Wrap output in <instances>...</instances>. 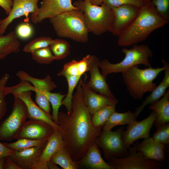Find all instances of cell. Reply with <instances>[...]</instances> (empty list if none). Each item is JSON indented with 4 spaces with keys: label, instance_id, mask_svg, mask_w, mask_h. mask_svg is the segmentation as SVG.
I'll return each mask as SVG.
<instances>
[{
    "label": "cell",
    "instance_id": "603a6c76",
    "mask_svg": "<svg viewBox=\"0 0 169 169\" xmlns=\"http://www.w3.org/2000/svg\"><path fill=\"white\" fill-rule=\"evenodd\" d=\"M16 75L20 80L27 81L32 84L35 93L51 92L57 87L49 75L43 79H38L31 76L24 71L21 70L17 73Z\"/></svg>",
    "mask_w": 169,
    "mask_h": 169
},
{
    "label": "cell",
    "instance_id": "8fae6325",
    "mask_svg": "<svg viewBox=\"0 0 169 169\" xmlns=\"http://www.w3.org/2000/svg\"><path fill=\"white\" fill-rule=\"evenodd\" d=\"M54 130L52 126L45 122L29 119L24 123L16 139L48 140Z\"/></svg>",
    "mask_w": 169,
    "mask_h": 169
},
{
    "label": "cell",
    "instance_id": "f546056e",
    "mask_svg": "<svg viewBox=\"0 0 169 169\" xmlns=\"http://www.w3.org/2000/svg\"><path fill=\"white\" fill-rule=\"evenodd\" d=\"M115 105L104 106L99 109L91 115L93 125L96 127H102L112 114L115 111Z\"/></svg>",
    "mask_w": 169,
    "mask_h": 169
},
{
    "label": "cell",
    "instance_id": "e575fe53",
    "mask_svg": "<svg viewBox=\"0 0 169 169\" xmlns=\"http://www.w3.org/2000/svg\"><path fill=\"white\" fill-rule=\"evenodd\" d=\"M53 40L48 36L38 37L32 40L24 47L23 51L26 53H31L40 49L49 46Z\"/></svg>",
    "mask_w": 169,
    "mask_h": 169
},
{
    "label": "cell",
    "instance_id": "7c38bea8",
    "mask_svg": "<svg viewBox=\"0 0 169 169\" xmlns=\"http://www.w3.org/2000/svg\"><path fill=\"white\" fill-rule=\"evenodd\" d=\"M31 92L28 89L21 88L14 92L12 95L14 97L20 99L25 104L28 118L44 121L50 125L54 129L59 130V125L51 119V115L45 112L33 101L31 98Z\"/></svg>",
    "mask_w": 169,
    "mask_h": 169
},
{
    "label": "cell",
    "instance_id": "2e32d148",
    "mask_svg": "<svg viewBox=\"0 0 169 169\" xmlns=\"http://www.w3.org/2000/svg\"><path fill=\"white\" fill-rule=\"evenodd\" d=\"M78 9L72 4L71 0H43L38 8L37 23L67 11Z\"/></svg>",
    "mask_w": 169,
    "mask_h": 169
},
{
    "label": "cell",
    "instance_id": "5b68a950",
    "mask_svg": "<svg viewBox=\"0 0 169 169\" xmlns=\"http://www.w3.org/2000/svg\"><path fill=\"white\" fill-rule=\"evenodd\" d=\"M73 4L83 12L89 32L99 35L110 32L114 18L111 8L103 3L99 6L83 0L76 1Z\"/></svg>",
    "mask_w": 169,
    "mask_h": 169
},
{
    "label": "cell",
    "instance_id": "83f0119b",
    "mask_svg": "<svg viewBox=\"0 0 169 169\" xmlns=\"http://www.w3.org/2000/svg\"><path fill=\"white\" fill-rule=\"evenodd\" d=\"M49 161L59 165L64 169H78L76 162L72 160L64 146L60 148L52 156Z\"/></svg>",
    "mask_w": 169,
    "mask_h": 169
},
{
    "label": "cell",
    "instance_id": "7bdbcfd3",
    "mask_svg": "<svg viewBox=\"0 0 169 169\" xmlns=\"http://www.w3.org/2000/svg\"><path fill=\"white\" fill-rule=\"evenodd\" d=\"M13 3V0H0V6L4 10L7 15L10 12Z\"/></svg>",
    "mask_w": 169,
    "mask_h": 169
},
{
    "label": "cell",
    "instance_id": "d6986e66",
    "mask_svg": "<svg viewBox=\"0 0 169 169\" xmlns=\"http://www.w3.org/2000/svg\"><path fill=\"white\" fill-rule=\"evenodd\" d=\"M76 162L78 168L113 169L102 157L99 147L95 141L90 145L83 157Z\"/></svg>",
    "mask_w": 169,
    "mask_h": 169
},
{
    "label": "cell",
    "instance_id": "9a60e30c",
    "mask_svg": "<svg viewBox=\"0 0 169 169\" xmlns=\"http://www.w3.org/2000/svg\"><path fill=\"white\" fill-rule=\"evenodd\" d=\"M86 79H80V82L85 105L91 115L97 110L105 106L116 105L118 102L116 98H112L97 94L88 85Z\"/></svg>",
    "mask_w": 169,
    "mask_h": 169
},
{
    "label": "cell",
    "instance_id": "c3c4849f",
    "mask_svg": "<svg viewBox=\"0 0 169 169\" xmlns=\"http://www.w3.org/2000/svg\"><path fill=\"white\" fill-rule=\"evenodd\" d=\"M145 3L151 2V0H142Z\"/></svg>",
    "mask_w": 169,
    "mask_h": 169
},
{
    "label": "cell",
    "instance_id": "ac0fdd59",
    "mask_svg": "<svg viewBox=\"0 0 169 169\" xmlns=\"http://www.w3.org/2000/svg\"><path fill=\"white\" fill-rule=\"evenodd\" d=\"M46 145L15 151L8 157L20 169H34Z\"/></svg>",
    "mask_w": 169,
    "mask_h": 169
},
{
    "label": "cell",
    "instance_id": "8d00e7d4",
    "mask_svg": "<svg viewBox=\"0 0 169 169\" xmlns=\"http://www.w3.org/2000/svg\"><path fill=\"white\" fill-rule=\"evenodd\" d=\"M9 78V75L6 73L0 79V121L5 115L7 110L4 90Z\"/></svg>",
    "mask_w": 169,
    "mask_h": 169
},
{
    "label": "cell",
    "instance_id": "1f68e13d",
    "mask_svg": "<svg viewBox=\"0 0 169 169\" xmlns=\"http://www.w3.org/2000/svg\"><path fill=\"white\" fill-rule=\"evenodd\" d=\"M80 76H67L65 77L68 84V90L66 96L62 101V105L64 106L67 111V114H70L71 111V103L73 96L75 88L78 85Z\"/></svg>",
    "mask_w": 169,
    "mask_h": 169
},
{
    "label": "cell",
    "instance_id": "4316f807",
    "mask_svg": "<svg viewBox=\"0 0 169 169\" xmlns=\"http://www.w3.org/2000/svg\"><path fill=\"white\" fill-rule=\"evenodd\" d=\"M136 118L134 113L130 110L122 113L115 110L103 126L102 131H111L117 125H129L136 121Z\"/></svg>",
    "mask_w": 169,
    "mask_h": 169
},
{
    "label": "cell",
    "instance_id": "6da1fadb",
    "mask_svg": "<svg viewBox=\"0 0 169 169\" xmlns=\"http://www.w3.org/2000/svg\"><path fill=\"white\" fill-rule=\"evenodd\" d=\"M91 115L84 104L79 80L73 96L71 113L59 112L57 124L64 146L74 161L83 157L102 131V127L93 125Z\"/></svg>",
    "mask_w": 169,
    "mask_h": 169
},
{
    "label": "cell",
    "instance_id": "44dd1931",
    "mask_svg": "<svg viewBox=\"0 0 169 169\" xmlns=\"http://www.w3.org/2000/svg\"><path fill=\"white\" fill-rule=\"evenodd\" d=\"M33 12L28 0H13L11 11L7 17L0 19V35L5 33L8 26L15 19L24 16L26 22H28L29 14Z\"/></svg>",
    "mask_w": 169,
    "mask_h": 169
},
{
    "label": "cell",
    "instance_id": "7402d4cb",
    "mask_svg": "<svg viewBox=\"0 0 169 169\" xmlns=\"http://www.w3.org/2000/svg\"><path fill=\"white\" fill-rule=\"evenodd\" d=\"M161 61L163 66L165 67L164 78L158 85L143 101L142 104L135 109L134 113L137 118L146 106L159 100L163 97L166 92V89L169 87V64L163 59H161Z\"/></svg>",
    "mask_w": 169,
    "mask_h": 169
},
{
    "label": "cell",
    "instance_id": "ffe728a7",
    "mask_svg": "<svg viewBox=\"0 0 169 169\" xmlns=\"http://www.w3.org/2000/svg\"><path fill=\"white\" fill-rule=\"evenodd\" d=\"M64 146L62 136L59 130H54L39 156L34 169H48L47 165L52 156Z\"/></svg>",
    "mask_w": 169,
    "mask_h": 169
},
{
    "label": "cell",
    "instance_id": "f1b7e54d",
    "mask_svg": "<svg viewBox=\"0 0 169 169\" xmlns=\"http://www.w3.org/2000/svg\"><path fill=\"white\" fill-rule=\"evenodd\" d=\"M49 47L55 60L63 59L70 54V44L67 41L63 39H53Z\"/></svg>",
    "mask_w": 169,
    "mask_h": 169
},
{
    "label": "cell",
    "instance_id": "b9f144b4",
    "mask_svg": "<svg viewBox=\"0 0 169 169\" xmlns=\"http://www.w3.org/2000/svg\"><path fill=\"white\" fill-rule=\"evenodd\" d=\"M15 151L0 142V160L8 156Z\"/></svg>",
    "mask_w": 169,
    "mask_h": 169
},
{
    "label": "cell",
    "instance_id": "836d02e7",
    "mask_svg": "<svg viewBox=\"0 0 169 169\" xmlns=\"http://www.w3.org/2000/svg\"><path fill=\"white\" fill-rule=\"evenodd\" d=\"M31 54L33 59L40 64L49 65L55 60L49 47L37 50Z\"/></svg>",
    "mask_w": 169,
    "mask_h": 169
},
{
    "label": "cell",
    "instance_id": "cb8c5ba5",
    "mask_svg": "<svg viewBox=\"0 0 169 169\" xmlns=\"http://www.w3.org/2000/svg\"><path fill=\"white\" fill-rule=\"evenodd\" d=\"M150 110L156 113V118L153 125L157 128L169 122V90L160 100L151 104Z\"/></svg>",
    "mask_w": 169,
    "mask_h": 169
},
{
    "label": "cell",
    "instance_id": "f35d334b",
    "mask_svg": "<svg viewBox=\"0 0 169 169\" xmlns=\"http://www.w3.org/2000/svg\"><path fill=\"white\" fill-rule=\"evenodd\" d=\"M151 3L158 13L163 18L169 19V0H151Z\"/></svg>",
    "mask_w": 169,
    "mask_h": 169
},
{
    "label": "cell",
    "instance_id": "4dcf8cb0",
    "mask_svg": "<svg viewBox=\"0 0 169 169\" xmlns=\"http://www.w3.org/2000/svg\"><path fill=\"white\" fill-rule=\"evenodd\" d=\"M48 140H33L27 139H20L12 143H3L8 147L14 151H19L31 148L46 145Z\"/></svg>",
    "mask_w": 169,
    "mask_h": 169
},
{
    "label": "cell",
    "instance_id": "7dc6e473",
    "mask_svg": "<svg viewBox=\"0 0 169 169\" xmlns=\"http://www.w3.org/2000/svg\"><path fill=\"white\" fill-rule=\"evenodd\" d=\"M5 158L0 160V169H3L4 163Z\"/></svg>",
    "mask_w": 169,
    "mask_h": 169
},
{
    "label": "cell",
    "instance_id": "d590c367",
    "mask_svg": "<svg viewBox=\"0 0 169 169\" xmlns=\"http://www.w3.org/2000/svg\"><path fill=\"white\" fill-rule=\"evenodd\" d=\"M152 137L160 143L165 146L169 144V123L156 128Z\"/></svg>",
    "mask_w": 169,
    "mask_h": 169
},
{
    "label": "cell",
    "instance_id": "7a4b0ae2",
    "mask_svg": "<svg viewBox=\"0 0 169 169\" xmlns=\"http://www.w3.org/2000/svg\"><path fill=\"white\" fill-rule=\"evenodd\" d=\"M168 22L158 13L151 2L145 3L134 20L118 36V44L126 47L142 42L154 30Z\"/></svg>",
    "mask_w": 169,
    "mask_h": 169
},
{
    "label": "cell",
    "instance_id": "277c9868",
    "mask_svg": "<svg viewBox=\"0 0 169 169\" xmlns=\"http://www.w3.org/2000/svg\"><path fill=\"white\" fill-rule=\"evenodd\" d=\"M165 68L163 66L141 69L136 65L122 73L123 82L130 95L135 100H141L145 93L151 92L157 86L154 80Z\"/></svg>",
    "mask_w": 169,
    "mask_h": 169
},
{
    "label": "cell",
    "instance_id": "9c48e42d",
    "mask_svg": "<svg viewBox=\"0 0 169 169\" xmlns=\"http://www.w3.org/2000/svg\"><path fill=\"white\" fill-rule=\"evenodd\" d=\"M128 154L122 158L107 161L113 169H160L162 167L160 162L147 159L137 152L134 146L128 148Z\"/></svg>",
    "mask_w": 169,
    "mask_h": 169
},
{
    "label": "cell",
    "instance_id": "bcb514c9",
    "mask_svg": "<svg viewBox=\"0 0 169 169\" xmlns=\"http://www.w3.org/2000/svg\"><path fill=\"white\" fill-rule=\"evenodd\" d=\"M48 169H59V168L57 166V165L50 161H49L47 165Z\"/></svg>",
    "mask_w": 169,
    "mask_h": 169
},
{
    "label": "cell",
    "instance_id": "e0dca14e",
    "mask_svg": "<svg viewBox=\"0 0 169 169\" xmlns=\"http://www.w3.org/2000/svg\"><path fill=\"white\" fill-rule=\"evenodd\" d=\"M136 150L145 158L159 162L166 160L165 146L160 143L152 137L145 139L134 145Z\"/></svg>",
    "mask_w": 169,
    "mask_h": 169
},
{
    "label": "cell",
    "instance_id": "30bf717a",
    "mask_svg": "<svg viewBox=\"0 0 169 169\" xmlns=\"http://www.w3.org/2000/svg\"><path fill=\"white\" fill-rule=\"evenodd\" d=\"M156 118L155 113L152 110L146 118L138 121L136 120L128 125L122 133V139L125 146L128 147L137 140L150 136V131Z\"/></svg>",
    "mask_w": 169,
    "mask_h": 169
},
{
    "label": "cell",
    "instance_id": "d4e9b609",
    "mask_svg": "<svg viewBox=\"0 0 169 169\" xmlns=\"http://www.w3.org/2000/svg\"><path fill=\"white\" fill-rule=\"evenodd\" d=\"M90 57L91 55L88 54L79 61L73 60L66 63L62 70L57 74V76L65 77L67 76L81 77L89 71Z\"/></svg>",
    "mask_w": 169,
    "mask_h": 169
},
{
    "label": "cell",
    "instance_id": "484cf974",
    "mask_svg": "<svg viewBox=\"0 0 169 169\" xmlns=\"http://www.w3.org/2000/svg\"><path fill=\"white\" fill-rule=\"evenodd\" d=\"M20 43L14 31L6 35H0V60L20 50Z\"/></svg>",
    "mask_w": 169,
    "mask_h": 169
},
{
    "label": "cell",
    "instance_id": "74e56055",
    "mask_svg": "<svg viewBox=\"0 0 169 169\" xmlns=\"http://www.w3.org/2000/svg\"><path fill=\"white\" fill-rule=\"evenodd\" d=\"M15 33L18 38L26 40L32 36L33 30L30 23L26 22L18 24L16 28Z\"/></svg>",
    "mask_w": 169,
    "mask_h": 169
},
{
    "label": "cell",
    "instance_id": "ab89813d",
    "mask_svg": "<svg viewBox=\"0 0 169 169\" xmlns=\"http://www.w3.org/2000/svg\"><path fill=\"white\" fill-rule=\"evenodd\" d=\"M102 3L111 9L125 4L141 7L145 4L142 0H103Z\"/></svg>",
    "mask_w": 169,
    "mask_h": 169
},
{
    "label": "cell",
    "instance_id": "60d3db41",
    "mask_svg": "<svg viewBox=\"0 0 169 169\" xmlns=\"http://www.w3.org/2000/svg\"><path fill=\"white\" fill-rule=\"evenodd\" d=\"M35 100L38 105L46 113L50 114V102L45 93H35Z\"/></svg>",
    "mask_w": 169,
    "mask_h": 169
},
{
    "label": "cell",
    "instance_id": "4fadbf2b",
    "mask_svg": "<svg viewBox=\"0 0 169 169\" xmlns=\"http://www.w3.org/2000/svg\"><path fill=\"white\" fill-rule=\"evenodd\" d=\"M140 8L125 4L111 8L114 18L110 32L118 36L136 17Z\"/></svg>",
    "mask_w": 169,
    "mask_h": 169
},
{
    "label": "cell",
    "instance_id": "5bb4252c",
    "mask_svg": "<svg viewBox=\"0 0 169 169\" xmlns=\"http://www.w3.org/2000/svg\"><path fill=\"white\" fill-rule=\"evenodd\" d=\"M99 59L94 55L91 56L89 66V71L90 73V78L87 82L89 87L95 92L107 96L115 99L111 92L106 78L99 70Z\"/></svg>",
    "mask_w": 169,
    "mask_h": 169
},
{
    "label": "cell",
    "instance_id": "52a82bcc",
    "mask_svg": "<svg viewBox=\"0 0 169 169\" xmlns=\"http://www.w3.org/2000/svg\"><path fill=\"white\" fill-rule=\"evenodd\" d=\"M27 118L25 104L19 98L14 97L11 113L0 124V141H9L16 139Z\"/></svg>",
    "mask_w": 169,
    "mask_h": 169
},
{
    "label": "cell",
    "instance_id": "ee69618b",
    "mask_svg": "<svg viewBox=\"0 0 169 169\" xmlns=\"http://www.w3.org/2000/svg\"><path fill=\"white\" fill-rule=\"evenodd\" d=\"M3 169H20V168L8 156L5 158Z\"/></svg>",
    "mask_w": 169,
    "mask_h": 169
},
{
    "label": "cell",
    "instance_id": "8992f818",
    "mask_svg": "<svg viewBox=\"0 0 169 169\" xmlns=\"http://www.w3.org/2000/svg\"><path fill=\"white\" fill-rule=\"evenodd\" d=\"M122 52L125 57L123 60L116 64H112L106 59L100 61L99 67L101 69L102 74L105 78L109 74L122 73L131 67L139 64L146 67L151 66L150 58L152 52L147 45L134 44L131 49L123 48Z\"/></svg>",
    "mask_w": 169,
    "mask_h": 169
},
{
    "label": "cell",
    "instance_id": "f6af8a7d",
    "mask_svg": "<svg viewBox=\"0 0 169 169\" xmlns=\"http://www.w3.org/2000/svg\"><path fill=\"white\" fill-rule=\"evenodd\" d=\"M84 1L87 2L91 3L96 5H101L102 3L103 0H83Z\"/></svg>",
    "mask_w": 169,
    "mask_h": 169
},
{
    "label": "cell",
    "instance_id": "ba28073f",
    "mask_svg": "<svg viewBox=\"0 0 169 169\" xmlns=\"http://www.w3.org/2000/svg\"><path fill=\"white\" fill-rule=\"evenodd\" d=\"M124 128L121 127L115 131H102L95 141L102 150L106 160L122 158L128 154V148L124 145L122 139Z\"/></svg>",
    "mask_w": 169,
    "mask_h": 169
},
{
    "label": "cell",
    "instance_id": "3957f363",
    "mask_svg": "<svg viewBox=\"0 0 169 169\" xmlns=\"http://www.w3.org/2000/svg\"><path fill=\"white\" fill-rule=\"evenodd\" d=\"M49 21L59 37L82 43L88 41L89 32L83 12L80 9L64 12L49 19Z\"/></svg>",
    "mask_w": 169,
    "mask_h": 169
},
{
    "label": "cell",
    "instance_id": "d6a6232c",
    "mask_svg": "<svg viewBox=\"0 0 169 169\" xmlns=\"http://www.w3.org/2000/svg\"><path fill=\"white\" fill-rule=\"evenodd\" d=\"M45 94L51 104L52 108V114L51 115V118L57 124L59 109L62 105V101L66 96V95L62 94L59 92L52 93L51 92H46Z\"/></svg>",
    "mask_w": 169,
    "mask_h": 169
}]
</instances>
